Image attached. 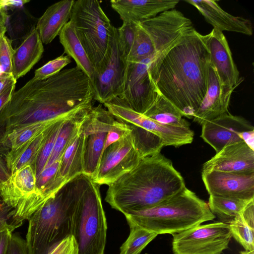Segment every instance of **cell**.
<instances>
[{
  "mask_svg": "<svg viewBox=\"0 0 254 254\" xmlns=\"http://www.w3.org/2000/svg\"><path fill=\"white\" fill-rule=\"evenodd\" d=\"M124 215L128 225L158 235L179 233L216 217L208 204L186 187L151 208Z\"/></svg>",
  "mask_w": 254,
  "mask_h": 254,
  "instance_id": "cell-5",
  "label": "cell"
},
{
  "mask_svg": "<svg viewBox=\"0 0 254 254\" xmlns=\"http://www.w3.org/2000/svg\"><path fill=\"white\" fill-rule=\"evenodd\" d=\"M233 237L246 250H254V229L244 219L241 213L228 223Z\"/></svg>",
  "mask_w": 254,
  "mask_h": 254,
  "instance_id": "cell-34",
  "label": "cell"
},
{
  "mask_svg": "<svg viewBox=\"0 0 254 254\" xmlns=\"http://www.w3.org/2000/svg\"><path fill=\"white\" fill-rule=\"evenodd\" d=\"M94 68L104 58L113 26L96 0H75L70 20Z\"/></svg>",
  "mask_w": 254,
  "mask_h": 254,
  "instance_id": "cell-7",
  "label": "cell"
},
{
  "mask_svg": "<svg viewBox=\"0 0 254 254\" xmlns=\"http://www.w3.org/2000/svg\"><path fill=\"white\" fill-rule=\"evenodd\" d=\"M143 115L164 125L190 128V123L183 118L181 112L160 94Z\"/></svg>",
  "mask_w": 254,
  "mask_h": 254,
  "instance_id": "cell-29",
  "label": "cell"
},
{
  "mask_svg": "<svg viewBox=\"0 0 254 254\" xmlns=\"http://www.w3.org/2000/svg\"><path fill=\"white\" fill-rule=\"evenodd\" d=\"M6 31V27L5 25L0 24V35L3 32H5Z\"/></svg>",
  "mask_w": 254,
  "mask_h": 254,
  "instance_id": "cell-51",
  "label": "cell"
},
{
  "mask_svg": "<svg viewBox=\"0 0 254 254\" xmlns=\"http://www.w3.org/2000/svg\"><path fill=\"white\" fill-rule=\"evenodd\" d=\"M195 7L206 21L221 32H234L249 36L253 34L251 21L242 17L235 16L224 11L215 0H187Z\"/></svg>",
  "mask_w": 254,
  "mask_h": 254,
  "instance_id": "cell-21",
  "label": "cell"
},
{
  "mask_svg": "<svg viewBox=\"0 0 254 254\" xmlns=\"http://www.w3.org/2000/svg\"><path fill=\"white\" fill-rule=\"evenodd\" d=\"M16 81L12 73H3L0 75V95L10 86L16 84Z\"/></svg>",
  "mask_w": 254,
  "mask_h": 254,
  "instance_id": "cell-45",
  "label": "cell"
},
{
  "mask_svg": "<svg viewBox=\"0 0 254 254\" xmlns=\"http://www.w3.org/2000/svg\"><path fill=\"white\" fill-rule=\"evenodd\" d=\"M108 186L105 200L124 214L151 208L186 187L171 161L160 153L142 158Z\"/></svg>",
  "mask_w": 254,
  "mask_h": 254,
  "instance_id": "cell-3",
  "label": "cell"
},
{
  "mask_svg": "<svg viewBox=\"0 0 254 254\" xmlns=\"http://www.w3.org/2000/svg\"><path fill=\"white\" fill-rule=\"evenodd\" d=\"M66 118L29 125L11 132L5 136L3 135V142L10 149V151L15 150L27 142L36 138L55 123Z\"/></svg>",
  "mask_w": 254,
  "mask_h": 254,
  "instance_id": "cell-31",
  "label": "cell"
},
{
  "mask_svg": "<svg viewBox=\"0 0 254 254\" xmlns=\"http://www.w3.org/2000/svg\"><path fill=\"white\" fill-rule=\"evenodd\" d=\"M7 18L8 16L5 9L0 8V24L5 25Z\"/></svg>",
  "mask_w": 254,
  "mask_h": 254,
  "instance_id": "cell-49",
  "label": "cell"
},
{
  "mask_svg": "<svg viewBox=\"0 0 254 254\" xmlns=\"http://www.w3.org/2000/svg\"><path fill=\"white\" fill-rule=\"evenodd\" d=\"M201 137L217 153L225 146L242 141L239 133L254 129L245 118L229 112L202 125Z\"/></svg>",
  "mask_w": 254,
  "mask_h": 254,
  "instance_id": "cell-17",
  "label": "cell"
},
{
  "mask_svg": "<svg viewBox=\"0 0 254 254\" xmlns=\"http://www.w3.org/2000/svg\"><path fill=\"white\" fill-rule=\"evenodd\" d=\"M117 120L126 122L145 129L158 136L164 146H180L190 144L194 132L190 128L173 127L157 122L124 106L111 102L104 104Z\"/></svg>",
  "mask_w": 254,
  "mask_h": 254,
  "instance_id": "cell-14",
  "label": "cell"
},
{
  "mask_svg": "<svg viewBox=\"0 0 254 254\" xmlns=\"http://www.w3.org/2000/svg\"><path fill=\"white\" fill-rule=\"evenodd\" d=\"M234 90L221 84L216 70L210 62L206 93L194 115L193 121L201 125L228 113Z\"/></svg>",
  "mask_w": 254,
  "mask_h": 254,
  "instance_id": "cell-19",
  "label": "cell"
},
{
  "mask_svg": "<svg viewBox=\"0 0 254 254\" xmlns=\"http://www.w3.org/2000/svg\"><path fill=\"white\" fill-rule=\"evenodd\" d=\"M12 209L3 203L0 206V232L6 229L15 230L19 226L11 222Z\"/></svg>",
  "mask_w": 254,
  "mask_h": 254,
  "instance_id": "cell-41",
  "label": "cell"
},
{
  "mask_svg": "<svg viewBox=\"0 0 254 254\" xmlns=\"http://www.w3.org/2000/svg\"><path fill=\"white\" fill-rule=\"evenodd\" d=\"M238 135L240 139L254 151V129L241 132Z\"/></svg>",
  "mask_w": 254,
  "mask_h": 254,
  "instance_id": "cell-46",
  "label": "cell"
},
{
  "mask_svg": "<svg viewBox=\"0 0 254 254\" xmlns=\"http://www.w3.org/2000/svg\"><path fill=\"white\" fill-rule=\"evenodd\" d=\"M130 233L120 247V254H139L158 234L134 225H128Z\"/></svg>",
  "mask_w": 254,
  "mask_h": 254,
  "instance_id": "cell-33",
  "label": "cell"
},
{
  "mask_svg": "<svg viewBox=\"0 0 254 254\" xmlns=\"http://www.w3.org/2000/svg\"><path fill=\"white\" fill-rule=\"evenodd\" d=\"M5 33L3 32L0 35V68L3 73H12L14 49L11 40L5 35Z\"/></svg>",
  "mask_w": 254,
  "mask_h": 254,
  "instance_id": "cell-38",
  "label": "cell"
},
{
  "mask_svg": "<svg viewBox=\"0 0 254 254\" xmlns=\"http://www.w3.org/2000/svg\"><path fill=\"white\" fill-rule=\"evenodd\" d=\"M84 139L79 129L61 157L57 176L66 182L83 173Z\"/></svg>",
  "mask_w": 254,
  "mask_h": 254,
  "instance_id": "cell-25",
  "label": "cell"
},
{
  "mask_svg": "<svg viewBox=\"0 0 254 254\" xmlns=\"http://www.w3.org/2000/svg\"><path fill=\"white\" fill-rule=\"evenodd\" d=\"M251 200L209 195L207 204L214 215L217 214L223 218H234L241 213Z\"/></svg>",
  "mask_w": 254,
  "mask_h": 254,
  "instance_id": "cell-32",
  "label": "cell"
},
{
  "mask_svg": "<svg viewBox=\"0 0 254 254\" xmlns=\"http://www.w3.org/2000/svg\"><path fill=\"white\" fill-rule=\"evenodd\" d=\"M242 214L248 224L254 229V199L248 203Z\"/></svg>",
  "mask_w": 254,
  "mask_h": 254,
  "instance_id": "cell-44",
  "label": "cell"
},
{
  "mask_svg": "<svg viewBox=\"0 0 254 254\" xmlns=\"http://www.w3.org/2000/svg\"><path fill=\"white\" fill-rule=\"evenodd\" d=\"M172 235L174 254H221L232 238L224 222L199 224Z\"/></svg>",
  "mask_w": 254,
  "mask_h": 254,
  "instance_id": "cell-10",
  "label": "cell"
},
{
  "mask_svg": "<svg viewBox=\"0 0 254 254\" xmlns=\"http://www.w3.org/2000/svg\"><path fill=\"white\" fill-rule=\"evenodd\" d=\"M151 55L162 57L194 28L191 20L180 11H165L139 22Z\"/></svg>",
  "mask_w": 254,
  "mask_h": 254,
  "instance_id": "cell-9",
  "label": "cell"
},
{
  "mask_svg": "<svg viewBox=\"0 0 254 254\" xmlns=\"http://www.w3.org/2000/svg\"><path fill=\"white\" fill-rule=\"evenodd\" d=\"M179 0H112V8L123 22H140L155 17L165 11L174 9Z\"/></svg>",
  "mask_w": 254,
  "mask_h": 254,
  "instance_id": "cell-22",
  "label": "cell"
},
{
  "mask_svg": "<svg viewBox=\"0 0 254 254\" xmlns=\"http://www.w3.org/2000/svg\"><path fill=\"white\" fill-rule=\"evenodd\" d=\"M209 52L194 29L153 64L151 73L161 95L183 116L193 119L207 89Z\"/></svg>",
  "mask_w": 254,
  "mask_h": 254,
  "instance_id": "cell-2",
  "label": "cell"
},
{
  "mask_svg": "<svg viewBox=\"0 0 254 254\" xmlns=\"http://www.w3.org/2000/svg\"><path fill=\"white\" fill-rule=\"evenodd\" d=\"M74 0H63L49 6L39 18L36 28L43 44L50 43L70 20Z\"/></svg>",
  "mask_w": 254,
  "mask_h": 254,
  "instance_id": "cell-24",
  "label": "cell"
},
{
  "mask_svg": "<svg viewBox=\"0 0 254 254\" xmlns=\"http://www.w3.org/2000/svg\"><path fill=\"white\" fill-rule=\"evenodd\" d=\"M7 254H28L25 240L12 234Z\"/></svg>",
  "mask_w": 254,
  "mask_h": 254,
  "instance_id": "cell-42",
  "label": "cell"
},
{
  "mask_svg": "<svg viewBox=\"0 0 254 254\" xmlns=\"http://www.w3.org/2000/svg\"><path fill=\"white\" fill-rule=\"evenodd\" d=\"M141 159L130 131L104 150L95 177L92 180L100 186H109L133 169Z\"/></svg>",
  "mask_w": 254,
  "mask_h": 254,
  "instance_id": "cell-13",
  "label": "cell"
},
{
  "mask_svg": "<svg viewBox=\"0 0 254 254\" xmlns=\"http://www.w3.org/2000/svg\"><path fill=\"white\" fill-rule=\"evenodd\" d=\"M137 22H123L122 25L118 28L120 49L125 62L134 41Z\"/></svg>",
  "mask_w": 254,
  "mask_h": 254,
  "instance_id": "cell-36",
  "label": "cell"
},
{
  "mask_svg": "<svg viewBox=\"0 0 254 254\" xmlns=\"http://www.w3.org/2000/svg\"><path fill=\"white\" fill-rule=\"evenodd\" d=\"M52 126L34 139L27 142L15 150L9 151L6 162L10 175L28 165L32 166L35 171L38 156L49 135Z\"/></svg>",
  "mask_w": 254,
  "mask_h": 254,
  "instance_id": "cell-26",
  "label": "cell"
},
{
  "mask_svg": "<svg viewBox=\"0 0 254 254\" xmlns=\"http://www.w3.org/2000/svg\"><path fill=\"white\" fill-rule=\"evenodd\" d=\"M3 201H2L1 198L0 196V206L3 203Z\"/></svg>",
  "mask_w": 254,
  "mask_h": 254,
  "instance_id": "cell-52",
  "label": "cell"
},
{
  "mask_svg": "<svg viewBox=\"0 0 254 254\" xmlns=\"http://www.w3.org/2000/svg\"><path fill=\"white\" fill-rule=\"evenodd\" d=\"M13 231L8 229L0 232V254H7Z\"/></svg>",
  "mask_w": 254,
  "mask_h": 254,
  "instance_id": "cell-43",
  "label": "cell"
},
{
  "mask_svg": "<svg viewBox=\"0 0 254 254\" xmlns=\"http://www.w3.org/2000/svg\"><path fill=\"white\" fill-rule=\"evenodd\" d=\"M44 52L43 43L36 27H32L21 44L14 49L12 73L15 80L25 75L40 60Z\"/></svg>",
  "mask_w": 254,
  "mask_h": 254,
  "instance_id": "cell-23",
  "label": "cell"
},
{
  "mask_svg": "<svg viewBox=\"0 0 254 254\" xmlns=\"http://www.w3.org/2000/svg\"><path fill=\"white\" fill-rule=\"evenodd\" d=\"M59 36L64 53L72 58L75 62L76 66L91 79L94 72V66L79 41L70 21L64 25Z\"/></svg>",
  "mask_w": 254,
  "mask_h": 254,
  "instance_id": "cell-27",
  "label": "cell"
},
{
  "mask_svg": "<svg viewBox=\"0 0 254 254\" xmlns=\"http://www.w3.org/2000/svg\"><path fill=\"white\" fill-rule=\"evenodd\" d=\"M120 122L124 123L130 129L135 147L142 158L160 153L164 146L161 138L139 126L126 122Z\"/></svg>",
  "mask_w": 254,
  "mask_h": 254,
  "instance_id": "cell-30",
  "label": "cell"
},
{
  "mask_svg": "<svg viewBox=\"0 0 254 254\" xmlns=\"http://www.w3.org/2000/svg\"><path fill=\"white\" fill-rule=\"evenodd\" d=\"M100 186L88 177L80 196L74 236L79 254H104L107 225Z\"/></svg>",
  "mask_w": 254,
  "mask_h": 254,
  "instance_id": "cell-6",
  "label": "cell"
},
{
  "mask_svg": "<svg viewBox=\"0 0 254 254\" xmlns=\"http://www.w3.org/2000/svg\"><path fill=\"white\" fill-rule=\"evenodd\" d=\"M201 177L209 195L254 199V173L240 174L210 171L202 172Z\"/></svg>",
  "mask_w": 254,
  "mask_h": 254,
  "instance_id": "cell-15",
  "label": "cell"
},
{
  "mask_svg": "<svg viewBox=\"0 0 254 254\" xmlns=\"http://www.w3.org/2000/svg\"><path fill=\"white\" fill-rule=\"evenodd\" d=\"M88 176L79 175L66 182L27 220L28 254H48L61 241L74 236L78 206Z\"/></svg>",
  "mask_w": 254,
  "mask_h": 254,
  "instance_id": "cell-4",
  "label": "cell"
},
{
  "mask_svg": "<svg viewBox=\"0 0 254 254\" xmlns=\"http://www.w3.org/2000/svg\"><path fill=\"white\" fill-rule=\"evenodd\" d=\"M3 132L0 130V183L6 181L10 176L6 158L10 149L3 142Z\"/></svg>",
  "mask_w": 254,
  "mask_h": 254,
  "instance_id": "cell-40",
  "label": "cell"
},
{
  "mask_svg": "<svg viewBox=\"0 0 254 254\" xmlns=\"http://www.w3.org/2000/svg\"><path fill=\"white\" fill-rule=\"evenodd\" d=\"M90 110L80 112L64 121L56 137L52 153L45 168L61 159L70 142L78 133L82 122Z\"/></svg>",
  "mask_w": 254,
  "mask_h": 254,
  "instance_id": "cell-28",
  "label": "cell"
},
{
  "mask_svg": "<svg viewBox=\"0 0 254 254\" xmlns=\"http://www.w3.org/2000/svg\"><path fill=\"white\" fill-rule=\"evenodd\" d=\"M207 48L210 62L215 68L221 84L234 89L241 82L239 72L232 56L227 41L222 32L213 28L208 34L201 35Z\"/></svg>",
  "mask_w": 254,
  "mask_h": 254,
  "instance_id": "cell-16",
  "label": "cell"
},
{
  "mask_svg": "<svg viewBox=\"0 0 254 254\" xmlns=\"http://www.w3.org/2000/svg\"><path fill=\"white\" fill-rule=\"evenodd\" d=\"M34 168L26 165L10 175L5 182L0 183V196L12 209L11 217L24 202L36 190Z\"/></svg>",
  "mask_w": 254,
  "mask_h": 254,
  "instance_id": "cell-20",
  "label": "cell"
},
{
  "mask_svg": "<svg viewBox=\"0 0 254 254\" xmlns=\"http://www.w3.org/2000/svg\"><path fill=\"white\" fill-rule=\"evenodd\" d=\"M15 87V84L11 85L0 95V111L9 101L14 91Z\"/></svg>",
  "mask_w": 254,
  "mask_h": 254,
  "instance_id": "cell-48",
  "label": "cell"
},
{
  "mask_svg": "<svg viewBox=\"0 0 254 254\" xmlns=\"http://www.w3.org/2000/svg\"><path fill=\"white\" fill-rule=\"evenodd\" d=\"M94 101L90 79L77 66L45 80L32 78L0 111V130L5 136L35 123L69 118L90 109Z\"/></svg>",
  "mask_w": 254,
  "mask_h": 254,
  "instance_id": "cell-1",
  "label": "cell"
},
{
  "mask_svg": "<svg viewBox=\"0 0 254 254\" xmlns=\"http://www.w3.org/2000/svg\"><path fill=\"white\" fill-rule=\"evenodd\" d=\"M125 66L126 62L120 49L118 28L113 26L106 53L94 68L90 79L95 100L104 104L110 102L120 95Z\"/></svg>",
  "mask_w": 254,
  "mask_h": 254,
  "instance_id": "cell-11",
  "label": "cell"
},
{
  "mask_svg": "<svg viewBox=\"0 0 254 254\" xmlns=\"http://www.w3.org/2000/svg\"><path fill=\"white\" fill-rule=\"evenodd\" d=\"M210 171L254 173V151L243 141L227 145L203 164L202 172Z\"/></svg>",
  "mask_w": 254,
  "mask_h": 254,
  "instance_id": "cell-18",
  "label": "cell"
},
{
  "mask_svg": "<svg viewBox=\"0 0 254 254\" xmlns=\"http://www.w3.org/2000/svg\"><path fill=\"white\" fill-rule=\"evenodd\" d=\"M71 58L62 55L50 61L41 67L37 69L32 78L35 80H43L50 78L59 72L71 63Z\"/></svg>",
  "mask_w": 254,
  "mask_h": 254,
  "instance_id": "cell-37",
  "label": "cell"
},
{
  "mask_svg": "<svg viewBox=\"0 0 254 254\" xmlns=\"http://www.w3.org/2000/svg\"><path fill=\"white\" fill-rule=\"evenodd\" d=\"M29 0H0V8L5 9L6 7H20Z\"/></svg>",
  "mask_w": 254,
  "mask_h": 254,
  "instance_id": "cell-47",
  "label": "cell"
},
{
  "mask_svg": "<svg viewBox=\"0 0 254 254\" xmlns=\"http://www.w3.org/2000/svg\"><path fill=\"white\" fill-rule=\"evenodd\" d=\"M160 58L153 55L139 62H126L121 93L110 102L143 115L160 95L151 73L153 64Z\"/></svg>",
  "mask_w": 254,
  "mask_h": 254,
  "instance_id": "cell-8",
  "label": "cell"
},
{
  "mask_svg": "<svg viewBox=\"0 0 254 254\" xmlns=\"http://www.w3.org/2000/svg\"><path fill=\"white\" fill-rule=\"evenodd\" d=\"M68 118L60 120L55 123L52 126L49 135L43 146L36 161L35 165V174L36 178L45 168L50 158L54 148L56 137L63 123L64 120Z\"/></svg>",
  "mask_w": 254,
  "mask_h": 254,
  "instance_id": "cell-35",
  "label": "cell"
},
{
  "mask_svg": "<svg viewBox=\"0 0 254 254\" xmlns=\"http://www.w3.org/2000/svg\"><path fill=\"white\" fill-rule=\"evenodd\" d=\"M2 73H3V72H2V70H1V69H0V75H1V74H2Z\"/></svg>",
  "mask_w": 254,
  "mask_h": 254,
  "instance_id": "cell-53",
  "label": "cell"
},
{
  "mask_svg": "<svg viewBox=\"0 0 254 254\" xmlns=\"http://www.w3.org/2000/svg\"><path fill=\"white\" fill-rule=\"evenodd\" d=\"M48 254H79L78 245L74 236L70 235L63 239Z\"/></svg>",
  "mask_w": 254,
  "mask_h": 254,
  "instance_id": "cell-39",
  "label": "cell"
},
{
  "mask_svg": "<svg viewBox=\"0 0 254 254\" xmlns=\"http://www.w3.org/2000/svg\"><path fill=\"white\" fill-rule=\"evenodd\" d=\"M239 254H254V250H245L240 251Z\"/></svg>",
  "mask_w": 254,
  "mask_h": 254,
  "instance_id": "cell-50",
  "label": "cell"
},
{
  "mask_svg": "<svg viewBox=\"0 0 254 254\" xmlns=\"http://www.w3.org/2000/svg\"><path fill=\"white\" fill-rule=\"evenodd\" d=\"M121 124L101 104L93 106L82 122L80 130L85 136L83 174L91 180L95 177L108 132Z\"/></svg>",
  "mask_w": 254,
  "mask_h": 254,
  "instance_id": "cell-12",
  "label": "cell"
}]
</instances>
